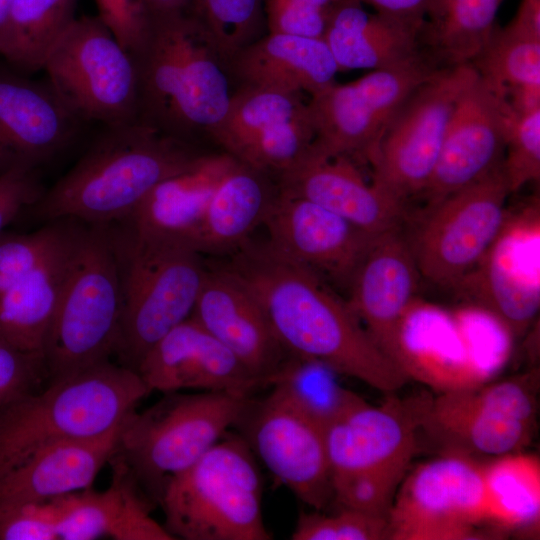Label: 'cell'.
<instances>
[{
  "instance_id": "8",
  "label": "cell",
  "mask_w": 540,
  "mask_h": 540,
  "mask_svg": "<svg viewBox=\"0 0 540 540\" xmlns=\"http://www.w3.org/2000/svg\"><path fill=\"white\" fill-rule=\"evenodd\" d=\"M121 287L109 224H84L43 346L55 380L114 355Z\"/></svg>"
},
{
  "instance_id": "1",
  "label": "cell",
  "mask_w": 540,
  "mask_h": 540,
  "mask_svg": "<svg viewBox=\"0 0 540 540\" xmlns=\"http://www.w3.org/2000/svg\"><path fill=\"white\" fill-rule=\"evenodd\" d=\"M225 269L255 295L277 338L293 356L321 362L392 394L407 376L378 347L348 302L313 270L275 253L266 243L243 242Z\"/></svg>"
},
{
  "instance_id": "10",
  "label": "cell",
  "mask_w": 540,
  "mask_h": 540,
  "mask_svg": "<svg viewBox=\"0 0 540 540\" xmlns=\"http://www.w3.org/2000/svg\"><path fill=\"white\" fill-rule=\"evenodd\" d=\"M42 70L81 121L105 127L137 122L134 59L97 16L75 18L48 52Z\"/></svg>"
},
{
  "instance_id": "25",
  "label": "cell",
  "mask_w": 540,
  "mask_h": 540,
  "mask_svg": "<svg viewBox=\"0 0 540 540\" xmlns=\"http://www.w3.org/2000/svg\"><path fill=\"white\" fill-rule=\"evenodd\" d=\"M112 479L103 491L91 487L65 495L58 540H175L151 516L154 502L120 461L110 458Z\"/></svg>"
},
{
  "instance_id": "16",
  "label": "cell",
  "mask_w": 540,
  "mask_h": 540,
  "mask_svg": "<svg viewBox=\"0 0 540 540\" xmlns=\"http://www.w3.org/2000/svg\"><path fill=\"white\" fill-rule=\"evenodd\" d=\"M275 478L320 511L333 498L325 429L279 388L251 398L238 424Z\"/></svg>"
},
{
  "instance_id": "35",
  "label": "cell",
  "mask_w": 540,
  "mask_h": 540,
  "mask_svg": "<svg viewBox=\"0 0 540 540\" xmlns=\"http://www.w3.org/2000/svg\"><path fill=\"white\" fill-rule=\"evenodd\" d=\"M501 236L479 264V299L510 334L519 336L538 313L539 283L512 262Z\"/></svg>"
},
{
  "instance_id": "34",
  "label": "cell",
  "mask_w": 540,
  "mask_h": 540,
  "mask_svg": "<svg viewBox=\"0 0 540 540\" xmlns=\"http://www.w3.org/2000/svg\"><path fill=\"white\" fill-rule=\"evenodd\" d=\"M77 0H13L1 55L16 70L42 69L59 37L76 18Z\"/></svg>"
},
{
  "instance_id": "11",
  "label": "cell",
  "mask_w": 540,
  "mask_h": 540,
  "mask_svg": "<svg viewBox=\"0 0 540 540\" xmlns=\"http://www.w3.org/2000/svg\"><path fill=\"white\" fill-rule=\"evenodd\" d=\"M476 76L470 64L443 67L411 92L367 158L373 185L404 204L423 192L457 102Z\"/></svg>"
},
{
  "instance_id": "45",
  "label": "cell",
  "mask_w": 540,
  "mask_h": 540,
  "mask_svg": "<svg viewBox=\"0 0 540 540\" xmlns=\"http://www.w3.org/2000/svg\"><path fill=\"white\" fill-rule=\"evenodd\" d=\"M48 377L44 357L0 336V403L2 408L38 390Z\"/></svg>"
},
{
  "instance_id": "19",
  "label": "cell",
  "mask_w": 540,
  "mask_h": 540,
  "mask_svg": "<svg viewBox=\"0 0 540 540\" xmlns=\"http://www.w3.org/2000/svg\"><path fill=\"white\" fill-rule=\"evenodd\" d=\"M507 105L478 77L461 94L432 176L420 194L431 206L502 166Z\"/></svg>"
},
{
  "instance_id": "5",
  "label": "cell",
  "mask_w": 540,
  "mask_h": 540,
  "mask_svg": "<svg viewBox=\"0 0 540 540\" xmlns=\"http://www.w3.org/2000/svg\"><path fill=\"white\" fill-rule=\"evenodd\" d=\"M117 257L121 315L114 350L119 364L136 371L146 353L187 320L206 270L189 244L109 224Z\"/></svg>"
},
{
  "instance_id": "40",
  "label": "cell",
  "mask_w": 540,
  "mask_h": 540,
  "mask_svg": "<svg viewBox=\"0 0 540 540\" xmlns=\"http://www.w3.org/2000/svg\"><path fill=\"white\" fill-rule=\"evenodd\" d=\"M507 116L501 170L512 194L540 179V109L518 114L507 105Z\"/></svg>"
},
{
  "instance_id": "52",
  "label": "cell",
  "mask_w": 540,
  "mask_h": 540,
  "mask_svg": "<svg viewBox=\"0 0 540 540\" xmlns=\"http://www.w3.org/2000/svg\"><path fill=\"white\" fill-rule=\"evenodd\" d=\"M1 409H2V405H1V403H0V410H1Z\"/></svg>"
},
{
  "instance_id": "50",
  "label": "cell",
  "mask_w": 540,
  "mask_h": 540,
  "mask_svg": "<svg viewBox=\"0 0 540 540\" xmlns=\"http://www.w3.org/2000/svg\"><path fill=\"white\" fill-rule=\"evenodd\" d=\"M192 0H146L150 13L189 11Z\"/></svg>"
},
{
  "instance_id": "24",
  "label": "cell",
  "mask_w": 540,
  "mask_h": 540,
  "mask_svg": "<svg viewBox=\"0 0 540 540\" xmlns=\"http://www.w3.org/2000/svg\"><path fill=\"white\" fill-rule=\"evenodd\" d=\"M278 188L374 235L400 228L404 203L368 183L347 156L327 157L311 148L302 161L279 175Z\"/></svg>"
},
{
  "instance_id": "20",
  "label": "cell",
  "mask_w": 540,
  "mask_h": 540,
  "mask_svg": "<svg viewBox=\"0 0 540 540\" xmlns=\"http://www.w3.org/2000/svg\"><path fill=\"white\" fill-rule=\"evenodd\" d=\"M418 432L419 396L391 397L380 406L361 401L325 429L331 484L367 472L408 467Z\"/></svg>"
},
{
  "instance_id": "21",
  "label": "cell",
  "mask_w": 540,
  "mask_h": 540,
  "mask_svg": "<svg viewBox=\"0 0 540 540\" xmlns=\"http://www.w3.org/2000/svg\"><path fill=\"white\" fill-rule=\"evenodd\" d=\"M271 387L292 358L250 289L224 267L206 271L190 316Z\"/></svg>"
},
{
  "instance_id": "43",
  "label": "cell",
  "mask_w": 540,
  "mask_h": 540,
  "mask_svg": "<svg viewBox=\"0 0 540 540\" xmlns=\"http://www.w3.org/2000/svg\"><path fill=\"white\" fill-rule=\"evenodd\" d=\"M64 496L1 505L0 540H58Z\"/></svg>"
},
{
  "instance_id": "30",
  "label": "cell",
  "mask_w": 540,
  "mask_h": 540,
  "mask_svg": "<svg viewBox=\"0 0 540 540\" xmlns=\"http://www.w3.org/2000/svg\"><path fill=\"white\" fill-rule=\"evenodd\" d=\"M38 267L0 290V336L43 355L48 328L83 229Z\"/></svg>"
},
{
  "instance_id": "48",
  "label": "cell",
  "mask_w": 540,
  "mask_h": 540,
  "mask_svg": "<svg viewBox=\"0 0 540 540\" xmlns=\"http://www.w3.org/2000/svg\"><path fill=\"white\" fill-rule=\"evenodd\" d=\"M384 16L422 26L433 0H359Z\"/></svg>"
},
{
  "instance_id": "18",
  "label": "cell",
  "mask_w": 540,
  "mask_h": 540,
  "mask_svg": "<svg viewBox=\"0 0 540 540\" xmlns=\"http://www.w3.org/2000/svg\"><path fill=\"white\" fill-rule=\"evenodd\" d=\"M0 66V173L38 168L66 150L83 121L47 81Z\"/></svg>"
},
{
  "instance_id": "37",
  "label": "cell",
  "mask_w": 540,
  "mask_h": 540,
  "mask_svg": "<svg viewBox=\"0 0 540 540\" xmlns=\"http://www.w3.org/2000/svg\"><path fill=\"white\" fill-rule=\"evenodd\" d=\"M469 64L497 97L511 87L540 86V40L495 26Z\"/></svg>"
},
{
  "instance_id": "28",
  "label": "cell",
  "mask_w": 540,
  "mask_h": 540,
  "mask_svg": "<svg viewBox=\"0 0 540 540\" xmlns=\"http://www.w3.org/2000/svg\"><path fill=\"white\" fill-rule=\"evenodd\" d=\"M236 163L224 151L202 153L189 167L158 183L134 212L120 222L140 233L183 241L194 248L214 190Z\"/></svg>"
},
{
  "instance_id": "42",
  "label": "cell",
  "mask_w": 540,
  "mask_h": 540,
  "mask_svg": "<svg viewBox=\"0 0 540 540\" xmlns=\"http://www.w3.org/2000/svg\"><path fill=\"white\" fill-rule=\"evenodd\" d=\"M407 469L394 467L333 481V498L341 507L387 519Z\"/></svg>"
},
{
  "instance_id": "9",
  "label": "cell",
  "mask_w": 540,
  "mask_h": 540,
  "mask_svg": "<svg viewBox=\"0 0 540 540\" xmlns=\"http://www.w3.org/2000/svg\"><path fill=\"white\" fill-rule=\"evenodd\" d=\"M536 376L527 374L477 387L419 396V431L444 454L474 459L520 452L532 438Z\"/></svg>"
},
{
  "instance_id": "27",
  "label": "cell",
  "mask_w": 540,
  "mask_h": 540,
  "mask_svg": "<svg viewBox=\"0 0 540 540\" xmlns=\"http://www.w3.org/2000/svg\"><path fill=\"white\" fill-rule=\"evenodd\" d=\"M240 85L314 96L333 85L339 71L323 38L284 33L259 37L228 63Z\"/></svg>"
},
{
  "instance_id": "17",
  "label": "cell",
  "mask_w": 540,
  "mask_h": 540,
  "mask_svg": "<svg viewBox=\"0 0 540 540\" xmlns=\"http://www.w3.org/2000/svg\"><path fill=\"white\" fill-rule=\"evenodd\" d=\"M262 223L275 253L345 287L379 236L279 188Z\"/></svg>"
},
{
  "instance_id": "47",
  "label": "cell",
  "mask_w": 540,
  "mask_h": 540,
  "mask_svg": "<svg viewBox=\"0 0 540 540\" xmlns=\"http://www.w3.org/2000/svg\"><path fill=\"white\" fill-rule=\"evenodd\" d=\"M44 190L37 170L13 168L0 173V235L26 214Z\"/></svg>"
},
{
  "instance_id": "38",
  "label": "cell",
  "mask_w": 540,
  "mask_h": 540,
  "mask_svg": "<svg viewBox=\"0 0 540 540\" xmlns=\"http://www.w3.org/2000/svg\"><path fill=\"white\" fill-rule=\"evenodd\" d=\"M189 12L227 63L261 37L265 19L264 0H192Z\"/></svg>"
},
{
  "instance_id": "49",
  "label": "cell",
  "mask_w": 540,
  "mask_h": 540,
  "mask_svg": "<svg viewBox=\"0 0 540 540\" xmlns=\"http://www.w3.org/2000/svg\"><path fill=\"white\" fill-rule=\"evenodd\" d=\"M507 26L521 35L540 40V0H521Z\"/></svg>"
},
{
  "instance_id": "7",
  "label": "cell",
  "mask_w": 540,
  "mask_h": 540,
  "mask_svg": "<svg viewBox=\"0 0 540 540\" xmlns=\"http://www.w3.org/2000/svg\"><path fill=\"white\" fill-rule=\"evenodd\" d=\"M252 396L183 391L164 396L124 420L111 458L123 463L145 494L158 503L167 482L238 426Z\"/></svg>"
},
{
  "instance_id": "51",
  "label": "cell",
  "mask_w": 540,
  "mask_h": 540,
  "mask_svg": "<svg viewBox=\"0 0 540 540\" xmlns=\"http://www.w3.org/2000/svg\"><path fill=\"white\" fill-rule=\"evenodd\" d=\"M12 2L13 0H0V55L4 45Z\"/></svg>"
},
{
  "instance_id": "12",
  "label": "cell",
  "mask_w": 540,
  "mask_h": 540,
  "mask_svg": "<svg viewBox=\"0 0 540 540\" xmlns=\"http://www.w3.org/2000/svg\"><path fill=\"white\" fill-rule=\"evenodd\" d=\"M441 68L427 53L408 62L370 71L346 83H334L307 101L320 155L367 162L386 125L423 82Z\"/></svg>"
},
{
  "instance_id": "33",
  "label": "cell",
  "mask_w": 540,
  "mask_h": 540,
  "mask_svg": "<svg viewBox=\"0 0 540 540\" xmlns=\"http://www.w3.org/2000/svg\"><path fill=\"white\" fill-rule=\"evenodd\" d=\"M488 519L504 529L539 522L540 463L536 456L514 452L482 464Z\"/></svg>"
},
{
  "instance_id": "29",
  "label": "cell",
  "mask_w": 540,
  "mask_h": 540,
  "mask_svg": "<svg viewBox=\"0 0 540 540\" xmlns=\"http://www.w3.org/2000/svg\"><path fill=\"white\" fill-rule=\"evenodd\" d=\"M422 26L367 11L359 0H348L332 13L323 39L339 71L376 70L418 57Z\"/></svg>"
},
{
  "instance_id": "36",
  "label": "cell",
  "mask_w": 540,
  "mask_h": 540,
  "mask_svg": "<svg viewBox=\"0 0 540 540\" xmlns=\"http://www.w3.org/2000/svg\"><path fill=\"white\" fill-rule=\"evenodd\" d=\"M337 375L335 370L321 362L292 356L272 386L279 388L326 429L363 401L357 394L343 387Z\"/></svg>"
},
{
  "instance_id": "6",
  "label": "cell",
  "mask_w": 540,
  "mask_h": 540,
  "mask_svg": "<svg viewBox=\"0 0 540 540\" xmlns=\"http://www.w3.org/2000/svg\"><path fill=\"white\" fill-rule=\"evenodd\" d=\"M158 504L164 527L183 540H270L262 482L243 437L223 436L165 485Z\"/></svg>"
},
{
  "instance_id": "15",
  "label": "cell",
  "mask_w": 540,
  "mask_h": 540,
  "mask_svg": "<svg viewBox=\"0 0 540 540\" xmlns=\"http://www.w3.org/2000/svg\"><path fill=\"white\" fill-rule=\"evenodd\" d=\"M209 138L240 163L280 175L309 153L315 132L302 93L240 85Z\"/></svg>"
},
{
  "instance_id": "3",
  "label": "cell",
  "mask_w": 540,
  "mask_h": 540,
  "mask_svg": "<svg viewBox=\"0 0 540 540\" xmlns=\"http://www.w3.org/2000/svg\"><path fill=\"white\" fill-rule=\"evenodd\" d=\"M201 154L194 144L139 122L105 127L26 214L43 223L61 218L86 224L123 221L158 183Z\"/></svg>"
},
{
  "instance_id": "46",
  "label": "cell",
  "mask_w": 540,
  "mask_h": 540,
  "mask_svg": "<svg viewBox=\"0 0 540 540\" xmlns=\"http://www.w3.org/2000/svg\"><path fill=\"white\" fill-rule=\"evenodd\" d=\"M99 20L132 53L142 42L151 13L146 0H94Z\"/></svg>"
},
{
  "instance_id": "32",
  "label": "cell",
  "mask_w": 540,
  "mask_h": 540,
  "mask_svg": "<svg viewBox=\"0 0 540 540\" xmlns=\"http://www.w3.org/2000/svg\"><path fill=\"white\" fill-rule=\"evenodd\" d=\"M503 0H433L421 29V45L442 67L469 64L492 30Z\"/></svg>"
},
{
  "instance_id": "22",
  "label": "cell",
  "mask_w": 540,
  "mask_h": 540,
  "mask_svg": "<svg viewBox=\"0 0 540 540\" xmlns=\"http://www.w3.org/2000/svg\"><path fill=\"white\" fill-rule=\"evenodd\" d=\"M136 372L150 392L198 390L252 396L266 385L222 343L188 318L142 358Z\"/></svg>"
},
{
  "instance_id": "13",
  "label": "cell",
  "mask_w": 540,
  "mask_h": 540,
  "mask_svg": "<svg viewBox=\"0 0 540 540\" xmlns=\"http://www.w3.org/2000/svg\"><path fill=\"white\" fill-rule=\"evenodd\" d=\"M501 168L427 206L410 243L420 274L438 284H456L478 267L504 232L510 195Z\"/></svg>"
},
{
  "instance_id": "44",
  "label": "cell",
  "mask_w": 540,
  "mask_h": 540,
  "mask_svg": "<svg viewBox=\"0 0 540 540\" xmlns=\"http://www.w3.org/2000/svg\"><path fill=\"white\" fill-rule=\"evenodd\" d=\"M348 0H264L268 32L323 38L334 10Z\"/></svg>"
},
{
  "instance_id": "31",
  "label": "cell",
  "mask_w": 540,
  "mask_h": 540,
  "mask_svg": "<svg viewBox=\"0 0 540 540\" xmlns=\"http://www.w3.org/2000/svg\"><path fill=\"white\" fill-rule=\"evenodd\" d=\"M276 193L267 173L237 161L214 190L194 248L199 253L236 249L263 222Z\"/></svg>"
},
{
  "instance_id": "23",
  "label": "cell",
  "mask_w": 540,
  "mask_h": 540,
  "mask_svg": "<svg viewBox=\"0 0 540 540\" xmlns=\"http://www.w3.org/2000/svg\"><path fill=\"white\" fill-rule=\"evenodd\" d=\"M418 274L410 242L398 228L375 239L347 287L350 308L395 364L401 327L415 295Z\"/></svg>"
},
{
  "instance_id": "4",
  "label": "cell",
  "mask_w": 540,
  "mask_h": 540,
  "mask_svg": "<svg viewBox=\"0 0 540 540\" xmlns=\"http://www.w3.org/2000/svg\"><path fill=\"white\" fill-rule=\"evenodd\" d=\"M149 393L135 370L110 360L51 380L0 410V474L49 444L109 432Z\"/></svg>"
},
{
  "instance_id": "14",
  "label": "cell",
  "mask_w": 540,
  "mask_h": 540,
  "mask_svg": "<svg viewBox=\"0 0 540 540\" xmlns=\"http://www.w3.org/2000/svg\"><path fill=\"white\" fill-rule=\"evenodd\" d=\"M391 505L387 538L455 540L473 538L487 521L482 464L445 454L404 476Z\"/></svg>"
},
{
  "instance_id": "26",
  "label": "cell",
  "mask_w": 540,
  "mask_h": 540,
  "mask_svg": "<svg viewBox=\"0 0 540 540\" xmlns=\"http://www.w3.org/2000/svg\"><path fill=\"white\" fill-rule=\"evenodd\" d=\"M123 422L98 437L49 444L1 473L0 506L90 488L114 454Z\"/></svg>"
},
{
  "instance_id": "2",
  "label": "cell",
  "mask_w": 540,
  "mask_h": 540,
  "mask_svg": "<svg viewBox=\"0 0 540 540\" xmlns=\"http://www.w3.org/2000/svg\"><path fill=\"white\" fill-rule=\"evenodd\" d=\"M130 54L138 78L137 122L194 145L209 137L233 92L226 61L192 14L151 13Z\"/></svg>"
},
{
  "instance_id": "41",
  "label": "cell",
  "mask_w": 540,
  "mask_h": 540,
  "mask_svg": "<svg viewBox=\"0 0 540 540\" xmlns=\"http://www.w3.org/2000/svg\"><path fill=\"white\" fill-rule=\"evenodd\" d=\"M388 523L384 517L341 507L333 515L317 510L302 512L291 535L293 540H378L387 538Z\"/></svg>"
},
{
  "instance_id": "39",
  "label": "cell",
  "mask_w": 540,
  "mask_h": 540,
  "mask_svg": "<svg viewBox=\"0 0 540 540\" xmlns=\"http://www.w3.org/2000/svg\"><path fill=\"white\" fill-rule=\"evenodd\" d=\"M83 222L61 218L28 233L0 235V288L41 265L74 238Z\"/></svg>"
}]
</instances>
